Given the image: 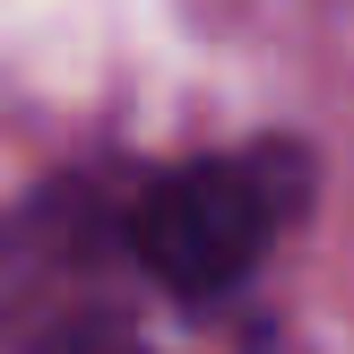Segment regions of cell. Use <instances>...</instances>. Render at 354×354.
<instances>
[{
	"instance_id": "obj_1",
	"label": "cell",
	"mask_w": 354,
	"mask_h": 354,
	"mask_svg": "<svg viewBox=\"0 0 354 354\" xmlns=\"http://www.w3.org/2000/svg\"><path fill=\"white\" fill-rule=\"evenodd\" d=\"M303 199H311V156L286 147V138H259V147H216V156H190V165L156 173L147 190L113 199V225H121L130 268L156 294L225 303L286 242Z\"/></svg>"
},
{
	"instance_id": "obj_2",
	"label": "cell",
	"mask_w": 354,
	"mask_h": 354,
	"mask_svg": "<svg viewBox=\"0 0 354 354\" xmlns=\"http://www.w3.org/2000/svg\"><path fill=\"white\" fill-rule=\"evenodd\" d=\"M121 277L138 268L121 251L113 199L61 190L0 242V354H156L130 328Z\"/></svg>"
}]
</instances>
